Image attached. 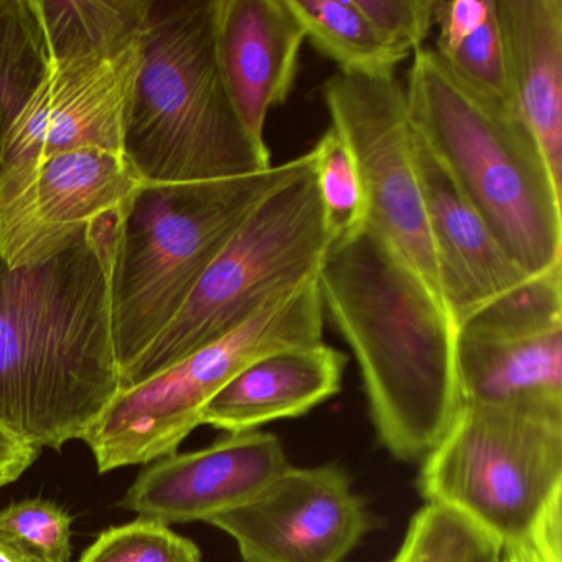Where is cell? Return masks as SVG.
Here are the masks:
<instances>
[{
	"instance_id": "6da1fadb",
	"label": "cell",
	"mask_w": 562,
	"mask_h": 562,
	"mask_svg": "<svg viewBox=\"0 0 562 562\" xmlns=\"http://www.w3.org/2000/svg\"><path fill=\"white\" fill-rule=\"evenodd\" d=\"M123 212L44 265L0 269V424L37 449L83 440L120 393L111 278Z\"/></svg>"
},
{
	"instance_id": "7a4b0ae2",
	"label": "cell",
	"mask_w": 562,
	"mask_h": 562,
	"mask_svg": "<svg viewBox=\"0 0 562 562\" xmlns=\"http://www.w3.org/2000/svg\"><path fill=\"white\" fill-rule=\"evenodd\" d=\"M317 282L357 358L381 443L396 459H424L462 404L442 304L370 223L330 246Z\"/></svg>"
},
{
	"instance_id": "3957f363",
	"label": "cell",
	"mask_w": 562,
	"mask_h": 562,
	"mask_svg": "<svg viewBox=\"0 0 562 562\" xmlns=\"http://www.w3.org/2000/svg\"><path fill=\"white\" fill-rule=\"evenodd\" d=\"M407 114L426 144L529 278L562 268V189L515 104L473 93L436 48L413 55Z\"/></svg>"
},
{
	"instance_id": "277c9868",
	"label": "cell",
	"mask_w": 562,
	"mask_h": 562,
	"mask_svg": "<svg viewBox=\"0 0 562 562\" xmlns=\"http://www.w3.org/2000/svg\"><path fill=\"white\" fill-rule=\"evenodd\" d=\"M216 0H153L123 153L150 186L210 182L272 167L243 126L220 70Z\"/></svg>"
},
{
	"instance_id": "5b68a950",
	"label": "cell",
	"mask_w": 562,
	"mask_h": 562,
	"mask_svg": "<svg viewBox=\"0 0 562 562\" xmlns=\"http://www.w3.org/2000/svg\"><path fill=\"white\" fill-rule=\"evenodd\" d=\"M314 154L261 172L177 186L146 183L121 216L111 278V318L124 371L170 324L243 223Z\"/></svg>"
},
{
	"instance_id": "8992f818",
	"label": "cell",
	"mask_w": 562,
	"mask_h": 562,
	"mask_svg": "<svg viewBox=\"0 0 562 562\" xmlns=\"http://www.w3.org/2000/svg\"><path fill=\"white\" fill-rule=\"evenodd\" d=\"M331 243L312 160L243 223L179 314L124 371L121 390L226 337L272 302L317 279Z\"/></svg>"
},
{
	"instance_id": "52a82bcc",
	"label": "cell",
	"mask_w": 562,
	"mask_h": 562,
	"mask_svg": "<svg viewBox=\"0 0 562 562\" xmlns=\"http://www.w3.org/2000/svg\"><path fill=\"white\" fill-rule=\"evenodd\" d=\"M419 490L506 548L562 493V404H460Z\"/></svg>"
},
{
	"instance_id": "ba28073f",
	"label": "cell",
	"mask_w": 562,
	"mask_h": 562,
	"mask_svg": "<svg viewBox=\"0 0 562 562\" xmlns=\"http://www.w3.org/2000/svg\"><path fill=\"white\" fill-rule=\"evenodd\" d=\"M324 322L314 279L226 337L136 386L123 387L83 437L98 470L106 473L172 456L202 426L206 404L239 371L272 351L322 344Z\"/></svg>"
},
{
	"instance_id": "9c48e42d",
	"label": "cell",
	"mask_w": 562,
	"mask_h": 562,
	"mask_svg": "<svg viewBox=\"0 0 562 562\" xmlns=\"http://www.w3.org/2000/svg\"><path fill=\"white\" fill-rule=\"evenodd\" d=\"M322 98L331 130L360 167L367 223L396 248L443 307L403 83L396 75L335 74L322 87Z\"/></svg>"
},
{
	"instance_id": "30bf717a",
	"label": "cell",
	"mask_w": 562,
	"mask_h": 562,
	"mask_svg": "<svg viewBox=\"0 0 562 562\" xmlns=\"http://www.w3.org/2000/svg\"><path fill=\"white\" fill-rule=\"evenodd\" d=\"M146 183L123 154L80 149L0 167V265H44L123 212Z\"/></svg>"
},
{
	"instance_id": "8fae6325",
	"label": "cell",
	"mask_w": 562,
	"mask_h": 562,
	"mask_svg": "<svg viewBox=\"0 0 562 562\" xmlns=\"http://www.w3.org/2000/svg\"><path fill=\"white\" fill-rule=\"evenodd\" d=\"M456 368L462 404H562V268L462 322Z\"/></svg>"
},
{
	"instance_id": "7c38bea8",
	"label": "cell",
	"mask_w": 562,
	"mask_h": 562,
	"mask_svg": "<svg viewBox=\"0 0 562 562\" xmlns=\"http://www.w3.org/2000/svg\"><path fill=\"white\" fill-rule=\"evenodd\" d=\"M206 522L235 539L243 562H341L370 529L363 499L335 465L289 467Z\"/></svg>"
},
{
	"instance_id": "4fadbf2b",
	"label": "cell",
	"mask_w": 562,
	"mask_h": 562,
	"mask_svg": "<svg viewBox=\"0 0 562 562\" xmlns=\"http://www.w3.org/2000/svg\"><path fill=\"white\" fill-rule=\"evenodd\" d=\"M143 41L144 34L111 54L48 65L0 144V167L25 157L80 149L124 156V126Z\"/></svg>"
},
{
	"instance_id": "5bb4252c",
	"label": "cell",
	"mask_w": 562,
	"mask_h": 562,
	"mask_svg": "<svg viewBox=\"0 0 562 562\" xmlns=\"http://www.w3.org/2000/svg\"><path fill=\"white\" fill-rule=\"evenodd\" d=\"M289 467L274 434H228L205 449L159 459L137 476L121 506L169 526L206 522L248 502Z\"/></svg>"
},
{
	"instance_id": "9a60e30c",
	"label": "cell",
	"mask_w": 562,
	"mask_h": 562,
	"mask_svg": "<svg viewBox=\"0 0 562 562\" xmlns=\"http://www.w3.org/2000/svg\"><path fill=\"white\" fill-rule=\"evenodd\" d=\"M414 150L439 266L443 308L457 330L480 308L535 278L503 251L475 206L416 133Z\"/></svg>"
},
{
	"instance_id": "2e32d148",
	"label": "cell",
	"mask_w": 562,
	"mask_h": 562,
	"mask_svg": "<svg viewBox=\"0 0 562 562\" xmlns=\"http://www.w3.org/2000/svg\"><path fill=\"white\" fill-rule=\"evenodd\" d=\"M305 34L288 0H216L215 44L243 126L266 144L269 113L291 97Z\"/></svg>"
},
{
	"instance_id": "e0dca14e",
	"label": "cell",
	"mask_w": 562,
	"mask_h": 562,
	"mask_svg": "<svg viewBox=\"0 0 562 562\" xmlns=\"http://www.w3.org/2000/svg\"><path fill=\"white\" fill-rule=\"evenodd\" d=\"M516 110L562 189V0H493Z\"/></svg>"
},
{
	"instance_id": "ac0fdd59",
	"label": "cell",
	"mask_w": 562,
	"mask_h": 562,
	"mask_svg": "<svg viewBox=\"0 0 562 562\" xmlns=\"http://www.w3.org/2000/svg\"><path fill=\"white\" fill-rule=\"evenodd\" d=\"M348 357L324 341L282 348L252 361L215 394L202 424L228 434L304 416L340 391Z\"/></svg>"
},
{
	"instance_id": "d6986e66",
	"label": "cell",
	"mask_w": 562,
	"mask_h": 562,
	"mask_svg": "<svg viewBox=\"0 0 562 562\" xmlns=\"http://www.w3.org/2000/svg\"><path fill=\"white\" fill-rule=\"evenodd\" d=\"M48 65L111 54L146 31L153 0H27Z\"/></svg>"
},
{
	"instance_id": "ffe728a7",
	"label": "cell",
	"mask_w": 562,
	"mask_h": 562,
	"mask_svg": "<svg viewBox=\"0 0 562 562\" xmlns=\"http://www.w3.org/2000/svg\"><path fill=\"white\" fill-rule=\"evenodd\" d=\"M305 41L334 61L338 74L367 78L394 77L406 60L358 11L353 0H288Z\"/></svg>"
},
{
	"instance_id": "44dd1931",
	"label": "cell",
	"mask_w": 562,
	"mask_h": 562,
	"mask_svg": "<svg viewBox=\"0 0 562 562\" xmlns=\"http://www.w3.org/2000/svg\"><path fill=\"white\" fill-rule=\"evenodd\" d=\"M47 67L27 0H0V144Z\"/></svg>"
},
{
	"instance_id": "7402d4cb",
	"label": "cell",
	"mask_w": 562,
	"mask_h": 562,
	"mask_svg": "<svg viewBox=\"0 0 562 562\" xmlns=\"http://www.w3.org/2000/svg\"><path fill=\"white\" fill-rule=\"evenodd\" d=\"M314 153V176L331 239L340 241L363 228L368 205L360 167L348 144L328 130ZM331 243V245H334Z\"/></svg>"
},
{
	"instance_id": "603a6c76",
	"label": "cell",
	"mask_w": 562,
	"mask_h": 562,
	"mask_svg": "<svg viewBox=\"0 0 562 562\" xmlns=\"http://www.w3.org/2000/svg\"><path fill=\"white\" fill-rule=\"evenodd\" d=\"M71 522L50 499H22L0 509V542L34 562H70Z\"/></svg>"
},
{
	"instance_id": "cb8c5ba5",
	"label": "cell",
	"mask_w": 562,
	"mask_h": 562,
	"mask_svg": "<svg viewBox=\"0 0 562 562\" xmlns=\"http://www.w3.org/2000/svg\"><path fill=\"white\" fill-rule=\"evenodd\" d=\"M78 562H202L199 546L156 519L106 529Z\"/></svg>"
},
{
	"instance_id": "d4e9b609",
	"label": "cell",
	"mask_w": 562,
	"mask_h": 562,
	"mask_svg": "<svg viewBox=\"0 0 562 562\" xmlns=\"http://www.w3.org/2000/svg\"><path fill=\"white\" fill-rule=\"evenodd\" d=\"M456 77L473 93L502 104H515L509 90L505 50L495 15V2L488 21L470 35L452 55L442 57ZM516 106V104H515Z\"/></svg>"
},
{
	"instance_id": "484cf974",
	"label": "cell",
	"mask_w": 562,
	"mask_h": 562,
	"mask_svg": "<svg viewBox=\"0 0 562 562\" xmlns=\"http://www.w3.org/2000/svg\"><path fill=\"white\" fill-rule=\"evenodd\" d=\"M371 27L404 57L423 48L436 27V0H353Z\"/></svg>"
},
{
	"instance_id": "4316f807",
	"label": "cell",
	"mask_w": 562,
	"mask_h": 562,
	"mask_svg": "<svg viewBox=\"0 0 562 562\" xmlns=\"http://www.w3.org/2000/svg\"><path fill=\"white\" fill-rule=\"evenodd\" d=\"M452 512L427 503L411 519L406 538L391 562H446Z\"/></svg>"
},
{
	"instance_id": "83f0119b",
	"label": "cell",
	"mask_w": 562,
	"mask_h": 562,
	"mask_svg": "<svg viewBox=\"0 0 562 562\" xmlns=\"http://www.w3.org/2000/svg\"><path fill=\"white\" fill-rule=\"evenodd\" d=\"M492 12L493 0H436L437 54L452 55L488 21Z\"/></svg>"
},
{
	"instance_id": "f1b7e54d",
	"label": "cell",
	"mask_w": 562,
	"mask_h": 562,
	"mask_svg": "<svg viewBox=\"0 0 562 562\" xmlns=\"http://www.w3.org/2000/svg\"><path fill=\"white\" fill-rule=\"evenodd\" d=\"M446 562H502V546L452 512Z\"/></svg>"
},
{
	"instance_id": "f546056e",
	"label": "cell",
	"mask_w": 562,
	"mask_h": 562,
	"mask_svg": "<svg viewBox=\"0 0 562 562\" xmlns=\"http://www.w3.org/2000/svg\"><path fill=\"white\" fill-rule=\"evenodd\" d=\"M41 449L0 424V488L18 482L38 459Z\"/></svg>"
},
{
	"instance_id": "4dcf8cb0",
	"label": "cell",
	"mask_w": 562,
	"mask_h": 562,
	"mask_svg": "<svg viewBox=\"0 0 562 562\" xmlns=\"http://www.w3.org/2000/svg\"><path fill=\"white\" fill-rule=\"evenodd\" d=\"M502 562H554L546 558L528 538L502 548Z\"/></svg>"
},
{
	"instance_id": "1f68e13d",
	"label": "cell",
	"mask_w": 562,
	"mask_h": 562,
	"mask_svg": "<svg viewBox=\"0 0 562 562\" xmlns=\"http://www.w3.org/2000/svg\"><path fill=\"white\" fill-rule=\"evenodd\" d=\"M0 562H34L31 559L22 555L21 552L14 551V549L9 548V546L2 544L0 542Z\"/></svg>"
},
{
	"instance_id": "d6a6232c",
	"label": "cell",
	"mask_w": 562,
	"mask_h": 562,
	"mask_svg": "<svg viewBox=\"0 0 562 562\" xmlns=\"http://www.w3.org/2000/svg\"><path fill=\"white\" fill-rule=\"evenodd\" d=\"M0 269H2V265H0Z\"/></svg>"
}]
</instances>
